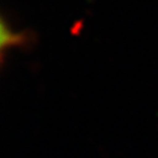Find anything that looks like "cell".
I'll use <instances>...</instances> for the list:
<instances>
[{"label": "cell", "mask_w": 158, "mask_h": 158, "mask_svg": "<svg viewBox=\"0 0 158 158\" xmlns=\"http://www.w3.org/2000/svg\"><path fill=\"white\" fill-rule=\"evenodd\" d=\"M34 41V35L31 32L23 30V31H15L10 24V22L6 19V17H1V57L5 56L7 49L27 48Z\"/></svg>", "instance_id": "obj_1"}]
</instances>
